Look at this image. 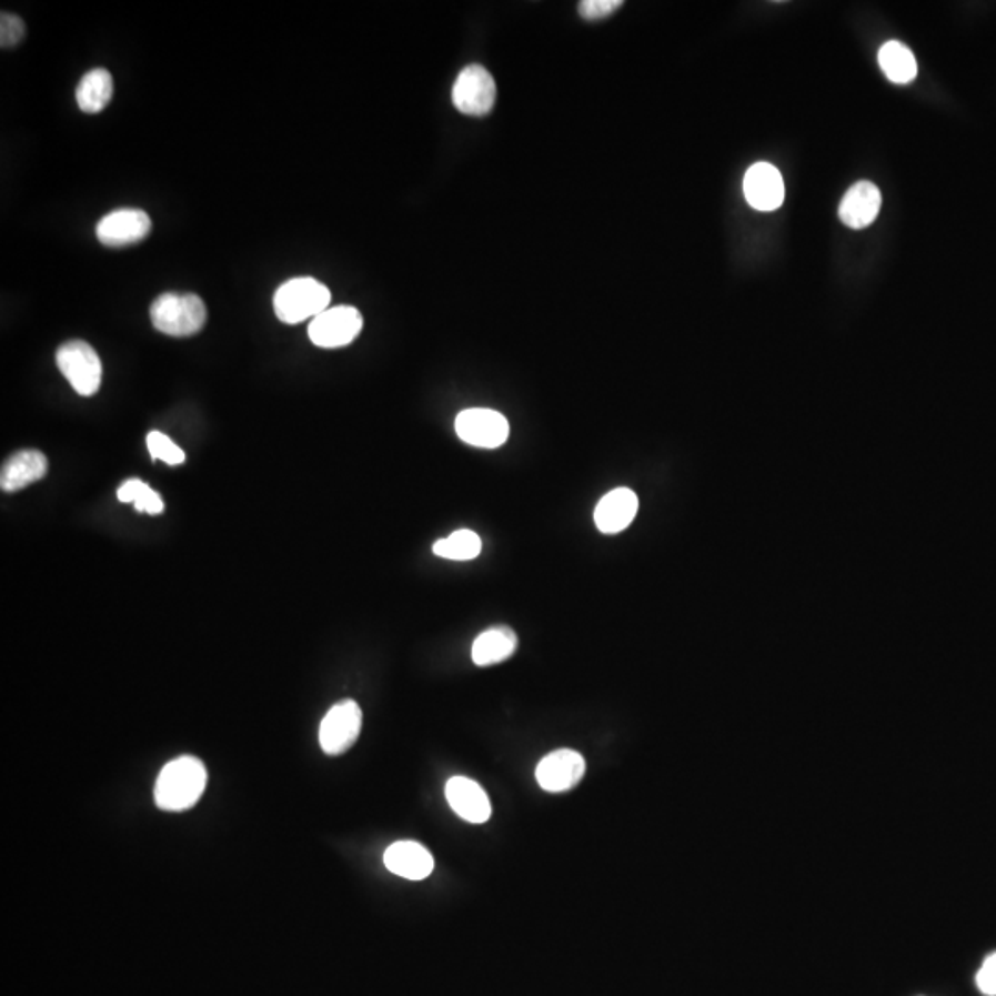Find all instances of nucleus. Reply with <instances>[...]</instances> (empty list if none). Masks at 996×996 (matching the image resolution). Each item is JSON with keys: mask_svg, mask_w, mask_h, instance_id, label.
Returning a JSON list of instances; mask_svg holds the SVG:
<instances>
[{"mask_svg": "<svg viewBox=\"0 0 996 996\" xmlns=\"http://www.w3.org/2000/svg\"><path fill=\"white\" fill-rule=\"evenodd\" d=\"M208 784V772L197 757H180L159 774L153 797L161 811L183 812L197 805Z\"/></svg>", "mask_w": 996, "mask_h": 996, "instance_id": "f257e3e1", "label": "nucleus"}, {"mask_svg": "<svg viewBox=\"0 0 996 996\" xmlns=\"http://www.w3.org/2000/svg\"><path fill=\"white\" fill-rule=\"evenodd\" d=\"M331 306V292L325 284L312 278L290 279L273 295V311L289 325L314 320Z\"/></svg>", "mask_w": 996, "mask_h": 996, "instance_id": "f03ea898", "label": "nucleus"}, {"mask_svg": "<svg viewBox=\"0 0 996 996\" xmlns=\"http://www.w3.org/2000/svg\"><path fill=\"white\" fill-rule=\"evenodd\" d=\"M153 328L167 336L185 338L202 331L208 322V309L197 294L159 295L150 309Z\"/></svg>", "mask_w": 996, "mask_h": 996, "instance_id": "7ed1b4c3", "label": "nucleus"}, {"mask_svg": "<svg viewBox=\"0 0 996 996\" xmlns=\"http://www.w3.org/2000/svg\"><path fill=\"white\" fill-rule=\"evenodd\" d=\"M56 364L74 392L91 398L102 384V362L97 351L83 340H72L58 349Z\"/></svg>", "mask_w": 996, "mask_h": 996, "instance_id": "20e7f679", "label": "nucleus"}, {"mask_svg": "<svg viewBox=\"0 0 996 996\" xmlns=\"http://www.w3.org/2000/svg\"><path fill=\"white\" fill-rule=\"evenodd\" d=\"M362 730V708L353 700H343L329 708L320 725V746L331 757L342 755L359 741Z\"/></svg>", "mask_w": 996, "mask_h": 996, "instance_id": "39448f33", "label": "nucleus"}, {"mask_svg": "<svg viewBox=\"0 0 996 996\" xmlns=\"http://www.w3.org/2000/svg\"><path fill=\"white\" fill-rule=\"evenodd\" d=\"M452 102L469 117H484L496 102L495 80L482 66H469L457 74L452 88Z\"/></svg>", "mask_w": 996, "mask_h": 996, "instance_id": "423d86ee", "label": "nucleus"}, {"mask_svg": "<svg viewBox=\"0 0 996 996\" xmlns=\"http://www.w3.org/2000/svg\"><path fill=\"white\" fill-rule=\"evenodd\" d=\"M364 328V318L354 306H329L328 311L312 320L309 338L318 348H345L359 336Z\"/></svg>", "mask_w": 996, "mask_h": 996, "instance_id": "0eeeda50", "label": "nucleus"}, {"mask_svg": "<svg viewBox=\"0 0 996 996\" xmlns=\"http://www.w3.org/2000/svg\"><path fill=\"white\" fill-rule=\"evenodd\" d=\"M454 429L463 443L476 449H499L510 436L506 417L491 409L463 410L457 414Z\"/></svg>", "mask_w": 996, "mask_h": 996, "instance_id": "6e6552de", "label": "nucleus"}, {"mask_svg": "<svg viewBox=\"0 0 996 996\" xmlns=\"http://www.w3.org/2000/svg\"><path fill=\"white\" fill-rule=\"evenodd\" d=\"M587 772L585 758L574 749H557L546 755L535 769L541 788L552 794L566 792L580 784Z\"/></svg>", "mask_w": 996, "mask_h": 996, "instance_id": "1a4fd4ad", "label": "nucleus"}, {"mask_svg": "<svg viewBox=\"0 0 996 996\" xmlns=\"http://www.w3.org/2000/svg\"><path fill=\"white\" fill-rule=\"evenodd\" d=\"M152 220L141 209H119L105 214L97 225V237L108 248H124L147 239Z\"/></svg>", "mask_w": 996, "mask_h": 996, "instance_id": "9d476101", "label": "nucleus"}, {"mask_svg": "<svg viewBox=\"0 0 996 996\" xmlns=\"http://www.w3.org/2000/svg\"><path fill=\"white\" fill-rule=\"evenodd\" d=\"M744 194L753 209L764 213L775 211L784 202L783 175L774 164H753L744 178Z\"/></svg>", "mask_w": 996, "mask_h": 996, "instance_id": "9b49d317", "label": "nucleus"}, {"mask_svg": "<svg viewBox=\"0 0 996 996\" xmlns=\"http://www.w3.org/2000/svg\"><path fill=\"white\" fill-rule=\"evenodd\" d=\"M445 794L452 811L465 822L482 825L490 819V797L473 778L452 777L446 783Z\"/></svg>", "mask_w": 996, "mask_h": 996, "instance_id": "f8f14e48", "label": "nucleus"}, {"mask_svg": "<svg viewBox=\"0 0 996 996\" xmlns=\"http://www.w3.org/2000/svg\"><path fill=\"white\" fill-rule=\"evenodd\" d=\"M883 205V194L877 185L869 181H861L845 192L844 200L839 203V220L851 229H864L877 220Z\"/></svg>", "mask_w": 996, "mask_h": 996, "instance_id": "ddd939ff", "label": "nucleus"}, {"mask_svg": "<svg viewBox=\"0 0 996 996\" xmlns=\"http://www.w3.org/2000/svg\"><path fill=\"white\" fill-rule=\"evenodd\" d=\"M638 512V499L632 490L618 487L607 493L594 510V523L602 534H618L633 523Z\"/></svg>", "mask_w": 996, "mask_h": 996, "instance_id": "4468645a", "label": "nucleus"}, {"mask_svg": "<svg viewBox=\"0 0 996 996\" xmlns=\"http://www.w3.org/2000/svg\"><path fill=\"white\" fill-rule=\"evenodd\" d=\"M384 864L393 875L409 881H423L434 872V858L429 849L410 839L390 845L384 853Z\"/></svg>", "mask_w": 996, "mask_h": 996, "instance_id": "2eb2a0df", "label": "nucleus"}, {"mask_svg": "<svg viewBox=\"0 0 996 996\" xmlns=\"http://www.w3.org/2000/svg\"><path fill=\"white\" fill-rule=\"evenodd\" d=\"M49 471V462L43 452L21 451L8 457L0 473V487L4 491H19L27 485L43 479Z\"/></svg>", "mask_w": 996, "mask_h": 996, "instance_id": "dca6fc26", "label": "nucleus"}, {"mask_svg": "<svg viewBox=\"0 0 996 996\" xmlns=\"http://www.w3.org/2000/svg\"><path fill=\"white\" fill-rule=\"evenodd\" d=\"M517 635L512 627L496 626L480 633L473 643V663L476 666H493L510 660L517 650Z\"/></svg>", "mask_w": 996, "mask_h": 996, "instance_id": "f3484780", "label": "nucleus"}, {"mask_svg": "<svg viewBox=\"0 0 996 996\" xmlns=\"http://www.w3.org/2000/svg\"><path fill=\"white\" fill-rule=\"evenodd\" d=\"M113 77L110 71L97 67L80 80L77 88L78 108L83 113L94 114L104 111L113 99Z\"/></svg>", "mask_w": 996, "mask_h": 996, "instance_id": "a211bd4d", "label": "nucleus"}, {"mask_svg": "<svg viewBox=\"0 0 996 996\" xmlns=\"http://www.w3.org/2000/svg\"><path fill=\"white\" fill-rule=\"evenodd\" d=\"M878 63L887 80L898 85L914 82L917 77V61L912 50L901 41H887L878 52Z\"/></svg>", "mask_w": 996, "mask_h": 996, "instance_id": "6ab92c4d", "label": "nucleus"}, {"mask_svg": "<svg viewBox=\"0 0 996 996\" xmlns=\"http://www.w3.org/2000/svg\"><path fill=\"white\" fill-rule=\"evenodd\" d=\"M432 551L443 560H476L482 552V540L479 534H474L473 530H457L445 540L436 541Z\"/></svg>", "mask_w": 996, "mask_h": 996, "instance_id": "aec40b11", "label": "nucleus"}, {"mask_svg": "<svg viewBox=\"0 0 996 996\" xmlns=\"http://www.w3.org/2000/svg\"><path fill=\"white\" fill-rule=\"evenodd\" d=\"M120 502H131L137 507V512H147L150 515H159L163 512V501L159 493L150 487L147 482L139 479L125 480L117 491Z\"/></svg>", "mask_w": 996, "mask_h": 996, "instance_id": "412c9836", "label": "nucleus"}, {"mask_svg": "<svg viewBox=\"0 0 996 996\" xmlns=\"http://www.w3.org/2000/svg\"><path fill=\"white\" fill-rule=\"evenodd\" d=\"M147 445L153 460H161L169 465H180L187 460L185 452L181 451L180 446L175 445L169 436H164L163 432H150Z\"/></svg>", "mask_w": 996, "mask_h": 996, "instance_id": "4be33fe9", "label": "nucleus"}, {"mask_svg": "<svg viewBox=\"0 0 996 996\" xmlns=\"http://www.w3.org/2000/svg\"><path fill=\"white\" fill-rule=\"evenodd\" d=\"M24 33H27V27H24L21 17L2 11V16H0V44H2V49H11V47L21 43L22 39H24Z\"/></svg>", "mask_w": 996, "mask_h": 996, "instance_id": "5701e85b", "label": "nucleus"}, {"mask_svg": "<svg viewBox=\"0 0 996 996\" xmlns=\"http://www.w3.org/2000/svg\"><path fill=\"white\" fill-rule=\"evenodd\" d=\"M621 6V0H585L580 4V16L587 21H598L615 13Z\"/></svg>", "mask_w": 996, "mask_h": 996, "instance_id": "b1692460", "label": "nucleus"}, {"mask_svg": "<svg viewBox=\"0 0 996 996\" xmlns=\"http://www.w3.org/2000/svg\"><path fill=\"white\" fill-rule=\"evenodd\" d=\"M978 989L986 996H996V953L987 956L982 969L976 975Z\"/></svg>", "mask_w": 996, "mask_h": 996, "instance_id": "393cba45", "label": "nucleus"}]
</instances>
